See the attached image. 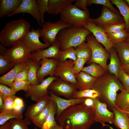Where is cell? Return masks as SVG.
Masks as SVG:
<instances>
[{
  "instance_id": "6da1fadb",
  "label": "cell",
  "mask_w": 129,
  "mask_h": 129,
  "mask_svg": "<svg viewBox=\"0 0 129 129\" xmlns=\"http://www.w3.org/2000/svg\"><path fill=\"white\" fill-rule=\"evenodd\" d=\"M57 120L65 129H89L95 122L92 108L82 103L68 108Z\"/></svg>"
},
{
  "instance_id": "7a4b0ae2",
  "label": "cell",
  "mask_w": 129,
  "mask_h": 129,
  "mask_svg": "<svg viewBox=\"0 0 129 129\" xmlns=\"http://www.w3.org/2000/svg\"><path fill=\"white\" fill-rule=\"evenodd\" d=\"M92 89L99 94L98 98L99 100L106 103L111 110L113 107L116 106L117 92L124 88L117 77L107 71L104 75L97 78Z\"/></svg>"
},
{
  "instance_id": "3957f363",
  "label": "cell",
  "mask_w": 129,
  "mask_h": 129,
  "mask_svg": "<svg viewBox=\"0 0 129 129\" xmlns=\"http://www.w3.org/2000/svg\"><path fill=\"white\" fill-rule=\"evenodd\" d=\"M31 25L26 20L21 19L10 21L0 33L1 44L10 47L21 41L30 31Z\"/></svg>"
},
{
  "instance_id": "277c9868",
  "label": "cell",
  "mask_w": 129,
  "mask_h": 129,
  "mask_svg": "<svg viewBox=\"0 0 129 129\" xmlns=\"http://www.w3.org/2000/svg\"><path fill=\"white\" fill-rule=\"evenodd\" d=\"M91 32L84 27L71 26L62 29L57 37L60 50H63L71 47L76 48L85 42L87 36Z\"/></svg>"
},
{
  "instance_id": "5b68a950",
  "label": "cell",
  "mask_w": 129,
  "mask_h": 129,
  "mask_svg": "<svg viewBox=\"0 0 129 129\" xmlns=\"http://www.w3.org/2000/svg\"><path fill=\"white\" fill-rule=\"evenodd\" d=\"M87 10H81L74 5L67 6L60 14V20L71 26L77 27H84L90 18Z\"/></svg>"
},
{
  "instance_id": "8992f818",
  "label": "cell",
  "mask_w": 129,
  "mask_h": 129,
  "mask_svg": "<svg viewBox=\"0 0 129 129\" xmlns=\"http://www.w3.org/2000/svg\"><path fill=\"white\" fill-rule=\"evenodd\" d=\"M86 40L92 52L91 59L88 62L91 63L95 62L99 64L108 71L107 61L110 57L109 53L91 33L87 36Z\"/></svg>"
},
{
  "instance_id": "52a82bcc",
  "label": "cell",
  "mask_w": 129,
  "mask_h": 129,
  "mask_svg": "<svg viewBox=\"0 0 129 129\" xmlns=\"http://www.w3.org/2000/svg\"><path fill=\"white\" fill-rule=\"evenodd\" d=\"M42 26V28L40 29L41 37L45 43L50 46L54 42L58 34L62 29L71 26L60 19L54 23L45 22Z\"/></svg>"
},
{
  "instance_id": "ba28073f",
  "label": "cell",
  "mask_w": 129,
  "mask_h": 129,
  "mask_svg": "<svg viewBox=\"0 0 129 129\" xmlns=\"http://www.w3.org/2000/svg\"><path fill=\"white\" fill-rule=\"evenodd\" d=\"M58 78L55 76H49L39 84H30L28 89L25 91V97H30L32 101L37 102L43 98L49 96V86L52 82Z\"/></svg>"
},
{
  "instance_id": "9c48e42d",
  "label": "cell",
  "mask_w": 129,
  "mask_h": 129,
  "mask_svg": "<svg viewBox=\"0 0 129 129\" xmlns=\"http://www.w3.org/2000/svg\"><path fill=\"white\" fill-rule=\"evenodd\" d=\"M32 53L21 41L7 49L4 55L10 62L16 64L26 62Z\"/></svg>"
},
{
  "instance_id": "30bf717a",
  "label": "cell",
  "mask_w": 129,
  "mask_h": 129,
  "mask_svg": "<svg viewBox=\"0 0 129 129\" xmlns=\"http://www.w3.org/2000/svg\"><path fill=\"white\" fill-rule=\"evenodd\" d=\"M88 21L102 28L112 25L125 23L121 14L116 13L104 6L98 17L95 19L90 18Z\"/></svg>"
},
{
  "instance_id": "8fae6325",
  "label": "cell",
  "mask_w": 129,
  "mask_h": 129,
  "mask_svg": "<svg viewBox=\"0 0 129 129\" xmlns=\"http://www.w3.org/2000/svg\"><path fill=\"white\" fill-rule=\"evenodd\" d=\"M74 61L72 60L67 59L61 62L59 61L54 76L70 83L76 85L77 81L75 76L72 72Z\"/></svg>"
},
{
  "instance_id": "7c38bea8",
  "label": "cell",
  "mask_w": 129,
  "mask_h": 129,
  "mask_svg": "<svg viewBox=\"0 0 129 129\" xmlns=\"http://www.w3.org/2000/svg\"><path fill=\"white\" fill-rule=\"evenodd\" d=\"M108 105L105 103L100 101L98 98L94 99V103L92 108L94 114L95 121L105 126L106 122L113 124L114 119L113 112L107 108Z\"/></svg>"
},
{
  "instance_id": "4fadbf2b",
  "label": "cell",
  "mask_w": 129,
  "mask_h": 129,
  "mask_svg": "<svg viewBox=\"0 0 129 129\" xmlns=\"http://www.w3.org/2000/svg\"><path fill=\"white\" fill-rule=\"evenodd\" d=\"M48 90L57 95L63 96L69 99L72 98L74 93L78 90L76 85L58 78L51 83Z\"/></svg>"
},
{
  "instance_id": "5bb4252c",
  "label": "cell",
  "mask_w": 129,
  "mask_h": 129,
  "mask_svg": "<svg viewBox=\"0 0 129 129\" xmlns=\"http://www.w3.org/2000/svg\"><path fill=\"white\" fill-rule=\"evenodd\" d=\"M40 29L32 28L26 35L21 41L25 46L32 52L39 49H45L50 46L41 42Z\"/></svg>"
},
{
  "instance_id": "9a60e30c",
  "label": "cell",
  "mask_w": 129,
  "mask_h": 129,
  "mask_svg": "<svg viewBox=\"0 0 129 129\" xmlns=\"http://www.w3.org/2000/svg\"><path fill=\"white\" fill-rule=\"evenodd\" d=\"M60 50L59 42L56 38L53 44L47 48L32 52L29 58L35 61H40L44 58H53L58 60Z\"/></svg>"
},
{
  "instance_id": "2e32d148",
  "label": "cell",
  "mask_w": 129,
  "mask_h": 129,
  "mask_svg": "<svg viewBox=\"0 0 129 129\" xmlns=\"http://www.w3.org/2000/svg\"><path fill=\"white\" fill-rule=\"evenodd\" d=\"M84 27L92 33L97 41L104 47L108 52L109 53L111 48L114 47L115 45L109 39L106 33L101 27L88 21Z\"/></svg>"
},
{
  "instance_id": "e0dca14e",
  "label": "cell",
  "mask_w": 129,
  "mask_h": 129,
  "mask_svg": "<svg viewBox=\"0 0 129 129\" xmlns=\"http://www.w3.org/2000/svg\"><path fill=\"white\" fill-rule=\"evenodd\" d=\"M49 92L50 99L56 105V119H57L62 113L68 108L76 104L83 103L86 98L65 99L59 97L51 91H49Z\"/></svg>"
},
{
  "instance_id": "ac0fdd59",
  "label": "cell",
  "mask_w": 129,
  "mask_h": 129,
  "mask_svg": "<svg viewBox=\"0 0 129 129\" xmlns=\"http://www.w3.org/2000/svg\"><path fill=\"white\" fill-rule=\"evenodd\" d=\"M21 13L30 14L36 20L39 26H41L37 0H22L17 9L14 12L6 16L11 17Z\"/></svg>"
},
{
  "instance_id": "d6986e66",
  "label": "cell",
  "mask_w": 129,
  "mask_h": 129,
  "mask_svg": "<svg viewBox=\"0 0 129 129\" xmlns=\"http://www.w3.org/2000/svg\"><path fill=\"white\" fill-rule=\"evenodd\" d=\"M58 60L53 58H44L40 61V65L38 70L37 77L40 84L47 75L54 76Z\"/></svg>"
},
{
  "instance_id": "ffe728a7",
  "label": "cell",
  "mask_w": 129,
  "mask_h": 129,
  "mask_svg": "<svg viewBox=\"0 0 129 129\" xmlns=\"http://www.w3.org/2000/svg\"><path fill=\"white\" fill-rule=\"evenodd\" d=\"M75 76L77 81L76 86L78 90L92 89L97 79L83 71Z\"/></svg>"
},
{
  "instance_id": "44dd1931",
  "label": "cell",
  "mask_w": 129,
  "mask_h": 129,
  "mask_svg": "<svg viewBox=\"0 0 129 129\" xmlns=\"http://www.w3.org/2000/svg\"><path fill=\"white\" fill-rule=\"evenodd\" d=\"M75 0H48L47 13L53 15L60 14L68 6Z\"/></svg>"
},
{
  "instance_id": "7402d4cb",
  "label": "cell",
  "mask_w": 129,
  "mask_h": 129,
  "mask_svg": "<svg viewBox=\"0 0 129 129\" xmlns=\"http://www.w3.org/2000/svg\"><path fill=\"white\" fill-rule=\"evenodd\" d=\"M111 110L114 115L113 124L118 129H129V118L125 112L116 106L113 107Z\"/></svg>"
},
{
  "instance_id": "603a6c76",
  "label": "cell",
  "mask_w": 129,
  "mask_h": 129,
  "mask_svg": "<svg viewBox=\"0 0 129 129\" xmlns=\"http://www.w3.org/2000/svg\"><path fill=\"white\" fill-rule=\"evenodd\" d=\"M27 66L26 62L16 64L10 71L0 77V83L10 87L18 73Z\"/></svg>"
},
{
  "instance_id": "cb8c5ba5",
  "label": "cell",
  "mask_w": 129,
  "mask_h": 129,
  "mask_svg": "<svg viewBox=\"0 0 129 129\" xmlns=\"http://www.w3.org/2000/svg\"><path fill=\"white\" fill-rule=\"evenodd\" d=\"M49 96L43 98L36 103L29 106L25 116L31 120L37 116L44 109L50 100Z\"/></svg>"
},
{
  "instance_id": "d4e9b609",
  "label": "cell",
  "mask_w": 129,
  "mask_h": 129,
  "mask_svg": "<svg viewBox=\"0 0 129 129\" xmlns=\"http://www.w3.org/2000/svg\"><path fill=\"white\" fill-rule=\"evenodd\" d=\"M22 0H0V18L14 12L18 7Z\"/></svg>"
},
{
  "instance_id": "484cf974",
  "label": "cell",
  "mask_w": 129,
  "mask_h": 129,
  "mask_svg": "<svg viewBox=\"0 0 129 129\" xmlns=\"http://www.w3.org/2000/svg\"><path fill=\"white\" fill-rule=\"evenodd\" d=\"M109 53L110 61L109 64L108 65V71L118 78V72L122 64L114 47L111 48Z\"/></svg>"
},
{
  "instance_id": "4316f807",
  "label": "cell",
  "mask_w": 129,
  "mask_h": 129,
  "mask_svg": "<svg viewBox=\"0 0 129 129\" xmlns=\"http://www.w3.org/2000/svg\"><path fill=\"white\" fill-rule=\"evenodd\" d=\"M40 61H35L29 58L26 62L28 67V81L30 84H39L37 79L38 70L40 65Z\"/></svg>"
},
{
  "instance_id": "83f0119b",
  "label": "cell",
  "mask_w": 129,
  "mask_h": 129,
  "mask_svg": "<svg viewBox=\"0 0 129 129\" xmlns=\"http://www.w3.org/2000/svg\"><path fill=\"white\" fill-rule=\"evenodd\" d=\"M122 64H129V43L125 41L118 43L114 47Z\"/></svg>"
},
{
  "instance_id": "f1b7e54d",
  "label": "cell",
  "mask_w": 129,
  "mask_h": 129,
  "mask_svg": "<svg viewBox=\"0 0 129 129\" xmlns=\"http://www.w3.org/2000/svg\"><path fill=\"white\" fill-rule=\"evenodd\" d=\"M112 4L115 5L118 9L122 14L126 25V29L129 32V6L125 0H111Z\"/></svg>"
},
{
  "instance_id": "f546056e",
  "label": "cell",
  "mask_w": 129,
  "mask_h": 129,
  "mask_svg": "<svg viewBox=\"0 0 129 129\" xmlns=\"http://www.w3.org/2000/svg\"><path fill=\"white\" fill-rule=\"evenodd\" d=\"M50 107L48 115L41 129H51L58 125L54 118L56 113V105L50 99Z\"/></svg>"
},
{
  "instance_id": "4dcf8cb0",
  "label": "cell",
  "mask_w": 129,
  "mask_h": 129,
  "mask_svg": "<svg viewBox=\"0 0 129 129\" xmlns=\"http://www.w3.org/2000/svg\"><path fill=\"white\" fill-rule=\"evenodd\" d=\"M115 104L117 108L122 110L129 109V91L124 89L118 94Z\"/></svg>"
},
{
  "instance_id": "1f68e13d",
  "label": "cell",
  "mask_w": 129,
  "mask_h": 129,
  "mask_svg": "<svg viewBox=\"0 0 129 129\" xmlns=\"http://www.w3.org/2000/svg\"><path fill=\"white\" fill-rule=\"evenodd\" d=\"M82 71L86 72L96 78L104 75L107 71L101 65L95 62L91 63L89 66L84 67Z\"/></svg>"
},
{
  "instance_id": "d6a6232c",
  "label": "cell",
  "mask_w": 129,
  "mask_h": 129,
  "mask_svg": "<svg viewBox=\"0 0 129 129\" xmlns=\"http://www.w3.org/2000/svg\"><path fill=\"white\" fill-rule=\"evenodd\" d=\"M23 118L22 111H17L12 110L3 111L0 113V125H2L11 119H22Z\"/></svg>"
},
{
  "instance_id": "836d02e7",
  "label": "cell",
  "mask_w": 129,
  "mask_h": 129,
  "mask_svg": "<svg viewBox=\"0 0 129 129\" xmlns=\"http://www.w3.org/2000/svg\"><path fill=\"white\" fill-rule=\"evenodd\" d=\"M75 52L77 58L87 59L88 61L91 59V50L87 42H85L78 46L75 49Z\"/></svg>"
},
{
  "instance_id": "e575fe53",
  "label": "cell",
  "mask_w": 129,
  "mask_h": 129,
  "mask_svg": "<svg viewBox=\"0 0 129 129\" xmlns=\"http://www.w3.org/2000/svg\"><path fill=\"white\" fill-rule=\"evenodd\" d=\"M50 107V100L42 111L37 116L31 120L32 122L38 127L40 129L42 128L47 117Z\"/></svg>"
},
{
  "instance_id": "d590c367",
  "label": "cell",
  "mask_w": 129,
  "mask_h": 129,
  "mask_svg": "<svg viewBox=\"0 0 129 129\" xmlns=\"http://www.w3.org/2000/svg\"><path fill=\"white\" fill-rule=\"evenodd\" d=\"M129 33L125 29L119 32L106 34L110 41L115 45L118 43L125 41Z\"/></svg>"
},
{
  "instance_id": "8d00e7d4",
  "label": "cell",
  "mask_w": 129,
  "mask_h": 129,
  "mask_svg": "<svg viewBox=\"0 0 129 129\" xmlns=\"http://www.w3.org/2000/svg\"><path fill=\"white\" fill-rule=\"evenodd\" d=\"M99 94L96 90L92 89L77 90L74 93L72 98L80 99L83 98H98Z\"/></svg>"
},
{
  "instance_id": "74e56055",
  "label": "cell",
  "mask_w": 129,
  "mask_h": 129,
  "mask_svg": "<svg viewBox=\"0 0 129 129\" xmlns=\"http://www.w3.org/2000/svg\"><path fill=\"white\" fill-rule=\"evenodd\" d=\"M8 121L11 124L10 129H29L28 126L32 122L29 119L26 117L22 119H12Z\"/></svg>"
},
{
  "instance_id": "f35d334b",
  "label": "cell",
  "mask_w": 129,
  "mask_h": 129,
  "mask_svg": "<svg viewBox=\"0 0 129 129\" xmlns=\"http://www.w3.org/2000/svg\"><path fill=\"white\" fill-rule=\"evenodd\" d=\"M68 59L72 60L74 61L76 59L75 49L74 48L70 47L65 50H60L59 60L60 61L63 62Z\"/></svg>"
},
{
  "instance_id": "ab89813d",
  "label": "cell",
  "mask_w": 129,
  "mask_h": 129,
  "mask_svg": "<svg viewBox=\"0 0 129 129\" xmlns=\"http://www.w3.org/2000/svg\"><path fill=\"white\" fill-rule=\"evenodd\" d=\"M15 64L10 62L4 56L0 54V75L6 73L14 67Z\"/></svg>"
},
{
  "instance_id": "60d3db41",
  "label": "cell",
  "mask_w": 129,
  "mask_h": 129,
  "mask_svg": "<svg viewBox=\"0 0 129 129\" xmlns=\"http://www.w3.org/2000/svg\"><path fill=\"white\" fill-rule=\"evenodd\" d=\"M97 4L102 5L103 6L109 9L114 12L121 14L120 12L114 8L112 4L109 0H87V6H90L92 4Z\"/></svg>"
},
{
  "instance_id": "b9f144b4",
  "label": "cell",
  "mask_w": 129,
  "mask_h": 129,
  "mask_svg": "<svg viewBox=\"0 0 129 129\" xmlns=\"http://www.w3.org/2000/svg\"><path fill=\"white\" fill-rule=\"evenodd\" d=\"M30 85L28 81H14L10 87L16 93L21 90L26 91Z\"/></svg>"
},
{
  "instance_id": "7bdbcfd3",
  "label": "cell",
  "mask_w": 129,
  "mask_h": 129,
  "mask_svg": "<svg viewBox=\"0 0 129 129\" xmlns=\"http://www.w3.org/2000/svg\"><path fill=\"white\" fill-rule=\"evenodd\" d=\"M48 0H37L41 25L44 22V14L46 12H47L48 10Z\"/></svg>"
},
{
  "instance_id": "ee69618b",
  "label": "cell",
  "mask_w": 129,
  "mask_h": 129,
  "mask_svg": "<svg viewBox=\"0 0 129 129\" xmlns=\"http://www.w3.org/2000/svg\"><path fill=\"white\" fill-rule=\"evenodd\" d=\"M125 23L116 24L108 26L103 27V29L106 33L114 32H119L126 29Z\"/></svg>"
},
{
  "instance_id": "f6af8a7d",
  "label": "cell",
  "mask_w": 129,
  "mask_h": 129,
  "mask_svg": "<svg viewBox=\"0 0 129 129\" xmlns=\"http://www.w3.org/2000/svg\"><path fill=\"white\" fill-rule=\"evenodd\" d=\"M88 61L87 59L77 58L74 61V64L72 70L73 73L75 75L82 71L84 64Z\"/></svg>"
},
{
  "instance_id": "bcb514c9",
  "label": "cell",
  "mask_w": 129,
  "mask_h": 129,
  "mask_svg": "<svg viewBox=\"0 0 129 129\" xmlns=\"http://www.w3.org/2000/svg\"><path fill=\"white\" fill-rule=\"evenodd\" d=\"M118 78L123 84L124 89L129 90V75L120 69L118 72Z\"/></svg>"
},
{
  "instance_id": "7dc6e473",
  "label": "cell",
  "mask_w": 129,
  "mask_h": 129,
  "mask_svg": "<svg viewBox=\"0 0 129 129\" xmlns=\"http://www.w3.org/2000/svg\"><path fill=\"white\" fill-rule=\"evenodd\" d=\"M16 97L15 95L8 96L4 98L3 108L0 112L13 110L14 101Z\"/></svg>"
},
{
  "instance_id": "c3c4849f",
  "label": "cell",
  "mask_w": 129,
  "mask_h": 129,
  "mask_svg": "<svg viewBox=\"0 0 129 129\" xmlns=\"http://www.w3.org/2000/svg\"><path fill=\"white\" fill-rule=\"evenodd\" d=\"M16 94L10 87L5 84L0 83V96L3 99L8 96L15 95Z\"/></svg>"
},
{
  "instance_id": "681fc988",
  "label": "cell",
  "mask_w": 129,
  "mask_h": 129,
  "mask_svg": "<svg viewBox=\"0 0 129 129\" xmlns=\"http://www.w3.org/2000/svg\"><path fill=\"white\" fill-rule=\"evenodd\" d=\"M28 67L27 66L20 71L16 76L14 81H28Z\"/></svg>"
},
{
  "instance_id": "f907efd6",
  "label": "cell",
  "mask_w": 129,
  "mask_h": 129,
  "mask_svg": "<svg viewBox=\"0 0 129 129\" xmlns=\"http://www.w3.org/2000/svg\"><path fill=\"white\" fill-rule=\"evenodd\" d=\"M24 102L21 98L16 97L14 101L13 110L17 111H21L24 106Z\"/></svg>"
},
{
  "instance_id": "816d5d0a",
  "label": "cell",
  "mask_w": 129,
  "mask_h": 129,
  "mask_svg": "<svg viewBox=\"0 0 129 129\" xmlns=\"http://www.w3.org/2000/svg\"><path fill=\"white\" fill-rule=\"evenodd\" d=\"M87 0H75L74 4L79 9L82 10H88L87 7Z\"/></svg>"
},
{
  "instance_id": "f5cc1de1",
  "label": "cell",
  "mask_w": 129,
  "mask_h": 129,
  "mask_svg": "<svg viewBox=\"0 0 129 129\" xmlns=\"http://www.w3.org/2000/svg\"><path fill=\"white\" fill-rule=\"evenodd\" d=\"M94 99L90 98H86L82 104L92 108L94 103Z\"/></svg>"
},
{
  "instance_id": "db71d44e",
  "label": "cell",
  "mask_w": 129,
  "mask_h": 129,
  "mask_svg": "<svg viewBox=\"0 0 129 129\" xmlns=\"http://www.w3.org/2000/svg\"><path fill=\"white\" fill-rule=\"evenodd\" d=\"M120 69L123 70L129 75V64H122Z\"/></svg>"
},
{
  "instance_id": "11a10c76",
  "label": "cell",
  "mask_w": 129,
  "mask_h": 129,
  "mask_svg": "<svg viewBox=\"0 0 129 129\" xmlns=\"http://www.w3.org/2000/svg\"><path fill=\"white\" fill-rule=\"evenodd\" d=\"M10 123L8 121L0 125V129H10Z\"/></svg>"
},
{
  "instance_id": "9f6ffc18",
  "label": "cell",
  "mask_w": 129,
  "mask_h": 129,
  "mask_svg": "<svg viewBox=\"0 0 129 129\" xmlns=\"http://www.w3.org/2000/svg\"><path fill=\"white\" fill-rule=\"evenodd\" d=\"M7 50V49L5 46L1 44H0V55H4Z\"/></svg>"
},
{
  "instance_id": "6f0895ef",
  "label": "cell",
  "mask_w": 129,
  "mask_h": 129,
  "mask_svg": "<svg viewBox=\"0 0 129 129\" xmlns=\"http://www.w3.org/2000/svg\"><path fill=\"white\" fill-rule=\"evenodd\" d=\"M4 105V99L0 96V111H1L3 108Z\"/></svg>"
},
{
  "instance_id": "680465c9",
  "label": "cell",
  "mask_w": 129,
  "mask_h": 129,
  "mask_svg": "<svg viewBox=\"0 0 129 129\" xmlns=\"http://www.w3.org/2000/svg\"><path fill=\"white\" fill-rule=\"evenodd\" d=\"M51 129H65L61 125H58L55 126L51 128Z\"/></svg>"
},
{
  "instance_id": "91938a15",
  "label": "cell",
  "mask_w": 129,
  "mask_h": 129,
  "mask_svg": "<svg viewBox=\"0 0 129 129\" xmlns=\"http://www.w3.org/2000/svg\"><path fill=\"white\" fill-rule=\"evenodd\" d=\"M124 111L125 112L127 116L129 118V109H126Z\"/></svg>"
},
{
  "instance_id": "94428289",
  "label": "cell",
  "mask_w": 129,
  "mask_h": 129,
  "mask_svg": "<svg viewBox=\"0 0 129 129\" xmlns=\"http://www.w3.org/2000/svg\"><path fill=\"white\" fill-rule=\"evenodd\" d=\"M125 42L129 43V33L128 35L127 38Z\"/></svg>"
},
{
  "instance_id": "6125c7cd",
  "label": "cell",
  "mask_w": 129,
  "mask_h": 129,
  "mask_svg": "<svg viewBox=\"0 0 129 129\" xmlns=\"http://www.w3.org/2000/svg\"><path fill=\"white\" fill-rule=\"evenodd\" d=\"M125 0L126 2L128 5L129 6V0Z\"/></svg>"
},
{
  "instance_id": "be15d7a7",
  "label": "cell",
  "mask_w": 129,
  "mask_h": 129,
  "mask_svg": "<svg viewBox=\"0 0 129 129\" xmlns=\"http://www.w3.org/2000/svg\"><path fill=\"white\" fill-rule=\"evenodd\" d=\"M34 129H39L37 128L36 127H35Z\"/></svg>"
},
{
  "instance_id": "e7e4bbea",
  "label": "cell",
  "mask_w": 129,
  "mask_h": 129,
  "mask_svg": "<svg viewBox=\"0 0 129 129\" xmlns=\"http://www.w3.org/2000/svg\"><path fill=\"white\" fill-rule=\"evenodd\" d=\"M111 128L112 129H113V128H112L111 127Z\"/></svg>"
},
{
  "instance_id": "03108f58",
  "label": "cell",
  "mask_w": 129,
  "mask_h": 129,
  "mask_svg": "<svg viewBox=\"0 0 129 129\" xmlns=\"http://www.w3.org/2000/svg\"><path fill=\"white\" fill-rule=\"evenodd\" d=\"M128 91H129V90H128Z\"/></svg>"
}]
</instances>
